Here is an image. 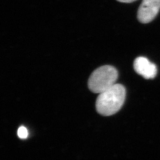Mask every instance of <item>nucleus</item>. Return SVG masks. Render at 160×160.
Instances as JSON below:
<instances>
[{"label":"nucleus","instance_id":"f257e3e1","mask_svg":"<svg viewBox=\"0 0 160 160\" xmlns=\"http://www.w3.org/2000/svg\"><path fill=\"white\" fill-rule=\"evenodd\" d=\"M125 97L126 90L124 86L115 84L100 93L96 103L97 112L106 116L116 113L122 108Z\"/></svg>","mask_w":160,"mask_h":160},{"label":"nucleus","instance_id":"f03ea898","mask_svg":"<svg viewBox=\"0 0 160 160\" xmlns=\"http://www.w3.org/2000/svg\"><path fill=\"white\" fill-rule=\"evenodd\" d=\"M118 78L117 69L110 65L102 66L90 75L88 86L92 92L101 93L115 84Z\"/></svg>","mask_w":160,"mask_h":160},{"label":"nucleus","instance_id":"7ed1b4c3","mask_svg":"<svg viewBox=\"0 0 160 160\" xmlns=\"http://www.w3.org/2000/svg\"><path fill=\"white\" fill-rule=\"evenodd\" d=\"M160 10V0H143L139 7L137 17L141 23L152 22Z\"/></svg>","mask_w":160,"mask_h":160},{"label":"nucleus","instance_id":"20e7f679","mask_svg":"<svg viewBox=\"0 0 160 160\" xmlns=\"http://www.w3.org/2000/svg\"><path fill=\"white\" fill-rule=\"evenodd\" d=\"M133 68L137 74L147 80L154 78L157 74V66L151 62L147 58H137L134 61Z\"/></svg>","mask_w":160,"mask_h":160},{"label":"nucleus","instance_id":"39448f33","mask_svg":"<svg viewBox=\"0 0 160 160\" xmlns=\"http://www.w3.org/2000/svg\"><path fill=\"white\" fill-rule=\"evenodd\" d=\"M17 135L18 137L21 139H26L28 137V131L26 127L20 126L17 131Z\"/></svg>","mask_w":160,"mask_h":160},{"label":"nucleus","instance_id":"423d86ee","mask_svg":"<svg viewBox=\"0 0 160 160\" xmlns=\"http://www.w3.org/2000/svg\"><path fill=\"white\" fill-rule=\"evenodd\" d=\"M117 1H118L119 2H124V3H131V2H134V1H137V0H117Z\"/></svg>","mask_w":160,"mask_h":160}]
</instances>
